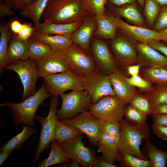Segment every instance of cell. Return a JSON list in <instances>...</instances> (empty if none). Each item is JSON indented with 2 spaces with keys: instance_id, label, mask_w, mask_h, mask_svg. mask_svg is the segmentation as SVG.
Instances as JSON below:
<instances>
[{
  "instance_id": "1",
  "label": "cell",
  "mask_w": 167,
  "mask_h": 167,
  "mask_svg": "<svg viewBox=\"0 0 167 167\" xmlns=\"http://www.w3.org/2000/svg\"><path fill=\"white\" fill-rule=\"evenodd\" d=\"M88 15L82 0H49L42 17L45 21L66 24L82 21Z\"/></svg>"
},
{
  "instance_id": "2",
  "label": "cell",
  "mask_w": 167,
  "mask_h": 167,
  "mask_svg": "<svg viewBox=\"0 0 167 167\" xmlns=\"http://www.w3.org/2000/svg\"><path fill=\"white\" fill-rule=\"evenodd\" d=\"M52 96L48 92L43 83L35 94L20 102L8 101L1 104L0 106L9 107L13 117L12 123L15 126L25 125L34 127L37 108L45 100Z\"/></svg>"
},
{
  "instance_id": "3",
  "label": "cell",
  "mask_w": 167,
  "mask_h": 167,
  "mask_svg": "<svg viewBox=\"0 0 167 167\" xmlns=\"http://www.w3.org/2000/svg\"><path fill=\"white\" fill-rule=\"evenodd\" d=\"M119 122L121 150L126 151L139 158L148 160L140 149L143 139H150L151 137L150 129L147 123L140 124L123 119Z\"/></svg>"
},
{
  "instance_id": "4",
  "label": "cell",
  "mask_w": 167,
  "mask_h": 167,
  "mask_svg": "<svg viewBox=\"0 0 167 167\" xmlns=\"http://www.w3.org/2000/svg\"><path fill=\"white\" fill-rule=\"evenodd\" d=\"M43 79L47 92L53 96H61L69 90H84V77L77 75L70 69L64 72L49 75Z\"/></svg>"
},
{
  "instance_id": "5",
  "label": "cell",
  "mask_w": 167,
  "mask_h": 167,
  "mask_svg": "<svg viewBox=\"0 0 167 167\" xmlns=\"http://www.w3.org/2000/svg\"><path fill=\"white\" fill-rule=\"evenodd\" d=\"M62 105L57 110L56 117L59 120L71 118L84 112L89 110L92 104L90 96L84 90L73 91L61 96Z\"/></svg>"
},
{
  "instance_id": "6",
  "label": "cell",
  "mask_w": 167,
  "mask_h": 167,
  "mask_svg": "<svg viewBox=\"0 0 167 167\" xmlns=\"http://www.w3.org/2000/svg\"><path fill=\"white\" fill-rule=\"evenodd\" d=\"M58 96H53L49 104V112L46 117L36 115L35 120L41 125V132L39 142L35 154L33 158V163L37 162L42 153L55 139V131L56 119V112L58 105Z\"/></svg>"
},
{
  "instance_id": "7",
  "label": "cell",
  "mask_w": 167,
  "mask_h": 167,
  "mask_svg": "<svg viewBox=\"0 0 167 167\" xmlns=\"http://www.w3.org/2000/svg\"><path fill=\"white\" fill-rule=\"evenodd\" d=\"M5 68L14 71L19 75L24 88L21 101L37 92L36 82L39 77L34 61L29 58L11 62Z\"/></svg>"
},
{
  "instance_id": "8",
  "label": "cell",
  "mask_w": 167,
  "mask_h": 167,
  "mask_svg": "<svg viewBox=\"0 0 167 167\" xmlns=\"http://www.w3.org/2000/svg\"><path fill=\"white\" fill-rule=\"evenodd\" d=\"M125 105L116 96H107L92 104L89 111L102 120L119 122L124 116Z\"/></svg>"
},
{
  "instance_id": "9",
  "label": "cell",
  "mask_w": 167,
  "mask_h": 167,
  "mask_svg": "<svg viewBox=\"0 0 167 167\" xmlns=\"http://www.w3.org/2000/svg\"><path fill=\"white\" fill-rule=\"evenodd\" d=\"M84 90L90 96L92 104L107 96H116L109 75L98 69L84 77Z\"/></svg>"
},
{
  "instance_id": "10",
  "label": "cell",
  "mask_w": 167,
  "mask_h": 167,
  "mask_svg": "<svg viewBox=\"0 0 167 167\" xmlns=\"http://www.w3.org/2000/svg\"><path fill=\"white\" fill-rule=\"evenodd\" d=\"M70 69L83 77L98 70L90 55L80 46L73 43L64 51Z\"/></svg>"
},
{
  "instance_id": "11",
  "label": "cell",
  "mask_w": 167,
  "mask_h": 167,
  "mask_svg": "<svg viewBox=\"0 0 167 167\" xmlns=\"http://www.w3.org/2000/svg\"><path fill=\"white\" fill-rule=\"evenodd\" d=\"M60 121L65 124L77 128L86 135L92 144L97 145L101 134V120L89 111H84L71 118Z\"/></svg>"
},
{
  "instance_id": "12",
  "label": "cell",
  "mask_w": 167,
  "mask_h": 167,
  "mask_svg": "<svg viewBox=\"0 0 167 167\" xmlns=\"http://www.w3.org/2000/svg\"><path fill=\"white\" fill-rule=\"evenodd\" d=\"M83 134H80L63 142L62 148L71 159L78 161L82 166L92 167L95 157L94 153L83 143Z\"/></svg>"
},
{
  "instance_id": "13",
  "label": "cell",
  "mask_w": 167,
  "mask_h": 167,
  "mask_svg": "<svg viewBox=\"0 0 167 167\" xmlns=\"http://www.w3.org/2000/svg\"><path fill=\"white\" fill-rule=\"evenodd\" d=\"M110 44L117 60L123 67L137 63L135 42L122 34L117 35L115 39L111 40Z\"/></svg>"
},
{
  "instance_id": "14",
  "label": "cell",
  "mask_w": 167,
  "mask_h": 167,
  "mask_svg": "<svg viewBox=\"0 0 167 167\" xmlns=\"http://www.w3.org/2000/svg\"><path fill=\"white\" fill-rule=\"evenodd\" d=\"M34 62L39 77L43 78L70 69L65 53L61 51L53 50L43 58Z\"/></svg>"
},
{
  "instance_id": "15",
  "label": "cell",
  "mask_w": 167,
  "mask_h": 167,
  "mask_svg": "<svg viewBox=\"0 0 167 167\" xmlns=\"http://www.w3.org/2000/svg\"><path fill=\"white\" fill-rule=\"evenodd\" d=\"M117 26L124 35L136 42L148 43L151 39L161 41L160 32L145 27L133 25L128 24L121 18L109 15Z\"/></svg>"
},
{
  "instance_id": "16",
  "label": "cell",
  "mask_w": 167,
  "mask_h": 167,
  "mask_svg": "<svg viewBox=\"0 0 167 167\" xmlns=\"http://www.w3.org/2000/svg\"><path fill=\"white\" fill-rule=\"evenodd\" d=\"M91 52L99 70L109 75L117 70L115 61L105 42L94 38Z\"/></svg>"
},
{
  "instance_id": "17",
  "label": "cell",
  "mask_w": 167,
  "mask_h": 167,
  "mask_svg": "<svg viewBox=\"0 0 167 167\" xmlns=\"http://www.w3.org/2000/svg\"><path fill=\"white\" fill-rule=\"evenodd\" d=\"M137 54V64L148 67L167 69V58L151 46L148 43L135 42Z\"/></svg>"
},
{
  "instance_id": "18",
  "label": "cell",
  "mask_w": 167,
  "mask_h": 167,
  "mask_svg": "<svg viewBox=\"0 0 167 167\" xmlns=\"http://www.w3.org/2000/svg\"><path fill=\"white\" fill-rule=\"evenodd\" d=\"M97 27V23L93 16L88 15L70 36L74 43L82 48L89 55L91 39Z\"/></svg>"
},
{
  "instance_id": "19",
  "label": "cell",
  "mask_w": 167,
  "mask_h": 167,
  "mask_svg": "<svg viewBox=\"0 0 167 167\" xmlns=\"http://www.w3.org/2000/svg\"><path fill=\"white\" fill-rule=\"evenodd\" d=\"M109 77L116 96L125 104L130 103L138 94L135 87L127 82L120 72L117 70Z\"/></svg>"
},
{
  "instance_id": "20",
  "label": "cell",
  "mask_w": 167,
  "mask_h": 167,
  "mask_svg": "<svg viewBox=\"0 0 167 167\" xmlns=\"http://www.w3.org/2000/svg\"><path fill=\"white\" fill-rule=\"evenodd\" d=\"M97 145L98 152L102 153L101 158L113 163L118 161L121 149L119 142L115 139L101 133Z\"/></svg>"
},
{
  "instance_id": "21",
  "label": "cell",
  "mask_w": 167,
  "mask_h": 167,
  "mask_svg": "<svg viewBox=\"0 0 167 167\" xmlns=\"http://www.w3.org/2000/svg\"><path fill=\"white\" fill-rule=\"evenodd\" d=\"M82 21L66 24H57L47 21L34 27V31L48 35H58L70 37L81 24Z\"/></svg>"
},
{
  "instance_id": "22",
  "label": "cell",
  "mask_w": 167,
  "mask_h": 167,
  "mask_svg": "<svg viewBox=\"0 0 167 167\" xmlns=\"http://www.w3.org/2000/svg\"><path fill=\"white\" fill-rule=\"evenodd\" d=\"M115 16L123 18L136 25L145 27L144 19L136 2L119 6H114L107 2Z\"/></svg>"
},
{
  "instance_id": "23",
  "label": "cell",
  "mask_w": 167,
  "mask_h": 167,
  "mask_svg": "<svg viewBox=\"0 0 167 167\" xmlns=\"http://www.w3.org/2000/svg\"><path fill=\"white\" fill-rule=\"evenodd\" d=\"M96 22L97 28L94 34L98 37L106 39L112 40L117 36L118 29L116 24L110 15H104L93 16Z\"/></svg>"
},
{
  "instance_id": "24",
  "label": "cell",
  "mask_w": 167,
  "mask_h": 167,
  "mask_svg": "<svg viewBox=\"0 0 167 167\" xmlns=\"http://www.w3.org/2000/svg\"><path fill=\"white\" fill-rule=\"evenodd\" d=\"M28 40L21 39L12 34L8 46V55L10 62L29 58L28 51Z\"/></svg>"
},
{
  "instance_id": "25",
  "label": "cell",
  "mask_w": 167,
  "mask_h": 167,
  "mask_svg": "<svg viewBox=\"0 0 167 167\" xmlns=\"http://www.w3.org/2000/svg\"><path fill=\"white\" fill-rule=\"evenodd\" d=\"M33 36L50 47L53 50L64 51L73 43L70 37L48 35L34 32Z\"/></svg>"
},
{
  "instance_id": "26",
  "label": "cell",
  "mask_w": 167,
  "mask_h": 167,
  "mask_svg": "<svg viewBox=\"0 0 167 167\" xmlns=\"http://www.w3.org/2000/svg\"><path fill=\"white\" fill-rule=\"evenodd\" d=\"M143 155L150 161L152 167H165L167 163V151H164L156 147L150 139L145 140Z\"/></svg>"
},
{
  "instance_id": "27",
  "label": "cell",
  "mask_w": 167,
  "mask_h": 167,
  "mask_svg": "<svg viewBox=\"0 0 167 167\" xmlns=\"http://www.w3.org/2000/svg\"><path fill=\"white\" fill-rule=\"evenodd\" d=\"M37 130L34 126L23 125L21 132L7 141L2 146L0 151L11 152L13 150L20 149L24 143L35 134Z\"/></svg>"
},
{
  "instance_id": "28",
  "label": "cell",
  "mask_w": 167,
  "mask_h": 167,
  "mask_svg": "<svg viewBox=\"0 0 167 167\" xmlns=\"http://www.w3.org/2000/svg\"><path fill=\"white\" fill-rule=\"evenodd\" d=\"M70 159L62 150L61 145L56 139L51 143V150L48 157L40 163L37 167H47L57 164H67Z\"/></svg>"
},
{
  "instance_id": "29",
  "label": "cell",
  "mask_w": 167,
  "mask_h": 167,
  "mask_svg": "<svg viewBox=\"0 0 167 167\" xmlns=\"http://www.w3.org/2000/svg\"><path fill=\"white\" fill-rule=\"evenodd\" d=\"M53 50L49 45L33 35L28 40V51L29 58L33 61L41 59Z\"/></svg>"
},
{
  "instance_id": "30",
  "label": "cell",
  "mask_w": 167,
  "mask_h": 167,
  "mask_svg": "<svg viewBox=\"0 0 167 167\" xmlns=\"http://www.w3.org/2000/svg\"><path fill=\"white\" fill-rule=\"evenodd\" d=\"M0 74L2 75L4 68L10 62L8 46L12 33L8 25L2 24L0 26Z\"/></svg>"
},
{
  "instance_id": "31",
  "label": "cell",
  "mask_w": 167,
  "mask_h": 167,
  "mask_svg": "<svg viewBox=\"0 0 167 167\" xmlns=\"http://www.w3.org/2000/svg\"><path fill=\"white\" fill-rule=\"evenodd\" d=\"M49 0H36L25 10L20 12V15L30 19L34 25L40 23V19Z\"/></svg>"
},
{
  "instance_id": "32",
  "label": "cell",
  "mask_w": 167,
  "mask_h": 167,
  "mask_svg": "<svg viewBox=\"0 0 167 167\" xmlns=\"http://www.w3.org/2000/svg\"><path fill=\"white\" fill-rule=\"evenodd\" d=\"M141 76L151 84H167V69L158 67H148L140 71Z\"/></svg>"
},
{
  "instance_id": "33",
  "label": "cell",
  "mask_w": 167,
  "mask_h": 167,
  "mask_svg": "<svg viewBox=\"0 0 167 167\" xmlns=\"http://www.w3.org/2000/svg\"><path fill=\"white\" fill-rule=\"evenodd\" d=\"M84 134L77 128L65 124L56 119L55 131V139L61 144L64 141L78 135Z\"/></svg>"
},
{
  "instance_id": "34",
  "label": "cell",
  "mask_w": 167,
  "mask_h": 167,
  "mask_svg": "<svg viewBox=\"0 0 167 167\" xmlns=\"http://www.w3.org/2000/svg\"><path fill=\"white\" fill-rule=\"evenodd\" d=\"M118 161L122 167H152L149 160L140 158L125 150H121Z\"/></svg>"
},
{
  "instance_id": "35",
  "label": "cell",
  "mask_w": 167,
  "mask_h": 167,
  "mask_svg": "<svg viewBox=\"0 0 167 167\" xmlns=\"http://www.w3.org/2000/svg\"><path fill=\"white\" fill-rule=\"evenodd\" d=\"M83 6L89 15L92 16L105 14L107 0H82Z\"/></svg>"
},
{
  "instance_id": "36",
  "label": "cell",
  "mask_w": 167,
  "mask_h": 167,
  "mask_svg": "<svg viewBox=\"0 0 167 167\" xmlns=\"http://www.w3.org/2000/svg\"><path fill=\"white\" fill-rule=\"evenodd\" d=\"M161 7L155 0H145L144 14L149 27L154 25Z\"/></svg>"
},
{
  "instance_id": "37",
  "label": "cell",
  "mask_w": 167,
  "mask_h": 167,
  "mask_svg": "<svg viewBox=\"0 0 167 167\" xmlns=\"http://www.w3.org/2000/svg\"><path fill=\"white\" fill-rule=\"evenodd\" d=\"M147 96L152 108L167 102V84L159 85Z\"/></svg>"
},
{
  "instance_id": "38",
  "label": "cell",
  "mask_w": 167,
  "mask_h": 167,
  "mask_svg": "<svg viewBox=\"0 0 167 167\" xmlns=\"http://www.w3.org/2000/svg\"><path fill=\"white\" fill-rule=\"evenodd\" d=\"M130 104L144 115L147 116L151 115L152 107L147 96L138 94Z\"/></svg>"
},
{
  "instance_id": "39",
  "label": "cell",
  "mask_w": 167,
  "mask_h": 167,
  "mask_svg": "<svg viewBox=\"0 0 167 167\" xmlns=\"http://www.w3.org/2000/svg\"><path fill=\"white\" fill-rule=\"evenodd\" d=\"M101 120V133L107 134L111 136L119 143L120 140V128L119 122Z\"/></svg>"
},
{
  "instance_id": "40",
  "label": "cell",
  "mask_w": 167,
  "mask_h": 167,
  "mask_svg": "<svg viewBox=\"0 0 167 167\" xmlns=\"http://www.w3.org/2000/svg\"><path fill=\"white\" fill-rule=\"evenodd\" d=\"M124 116L127 120L140 124L147 123V116L144 115L134 106L130 105L125 107Z\"/></svg>"
},
{
  "instance_id": "41",
  "label": "cell",
  "mask_w": 167,
  "mask_h": 167,
  "mask_svg": "<svg viewBox=\"0 0 167 167\" xmlns=\"http://www.w3.org/2000/svg\"><path fill=\"white\" fill-rule=\"evenodd\" d=\"M126 79L130 85L138 88L143 91L149 92L154 88L152 84L139 75L132 76L130 78L126 77Z\"/></svg>"
},
{
  "instance_id": "42",
  "label": "cell",
  "mask_w": 167,
  "mask_h": 167,
  "mask_svg": "<svg viewBox=\"0 0 167 167\" xmlns=\"http://www.w3.org/2000/svg\"><path fill=\"white\" fill-rule=\"evenodd\" d=\"M153 25V30L157 32L167 27V5L161 7Z\"/></svg>"
},
{
  "instance_id": "43",
  "label": "cell",
  "mask_w": 167,
  "mask_h": 167,
  "mask_svg": "<svg viewBox=\"0 0 167 167\" xmlns=\"http://www.w3.org/2000/svg\"><path fill=\"white\" fill-rule=\"evenodd\" d=\"M33 1V0H6L5 2L12 8L21 12L26 9Z\"/></svg>"
},
{
  "instance_id": "44",
  "label": "cell",
  "mask_w": 167,
  "mask_h": 167,
  "mask_svg": "<svg viewBox=\"0 0 167 167\" xmlns=\"http://www.w3.org/2000/svg\"><path fill=\"white\" fill-rule=\"evenodd\" d=\"M34 29V26H33L31 23H23L21 30L16 36L21 39L28 40L32 36Z\"/></svg>"
},
{
  "instance_id": "45",
  "label": "cell",
  "mask_w": 167,
  "mask_h": 167,
  "mask_svg": "<svg viewBox=\"0 0 167 167\" xmlns=\"http://www.w3.org/2000/svg\"><path fill=\"white\" fill-rule=\"evenodd\" d=\"M148 43L152 47L163 54L167 58V44L161 41L151 39L148 41Z\"/></svg>"
},
{
  "instance_id": "46",
  "label": "cell",
  "mask_w": 167,
  "mask_h": 167,
  "mask_svg": "<svg viewBox=\"0 0 167 167\" xmlns=\"http://www.w3.org/2000/svg\"><path fill=\"white\" fill-rule=\"evenodd\" d=\"M152 130L158 137L167 141V126L153 123Z\"/></svg>"
},
{
  "instance_id": "47",
  "label": "cell",
  "mask_w": 167,
  "mask_h": 167,
  "mask_svg": "<svg viewBox=\"0 0 167 167\" xmlns=\"http://www.w3.org/2000/svg\"><path fill=\"white\" fill-rule=\"evenodd\" d=\"M23 23L19 19H12L9 23V28L13 34L17 35L22 27Z\"/></svg>"
},
{
  "instance_id": "48",
  "label": "cell",
  "mask_w": 167,
  "mask_h": 167,
  "mask_svg": "<svg viewBox=\"0 0 167 167\" xmlns=\"http://www.w3.org/2000/svg\"><path fill=\"white\" fill-rule=\"evenodd\" d=\"M15 14L14 12L6 2L0 3V18L6 16H12Z\"/></svg>"
},
{
  "instance_id": "49",
  "label": "cell",
  "mask_w": 167,
  "mask_h": 167,
  "mask_svg": "<svg viewBox=\"0 0 167 167\" xmlns=\"http://www.w3.org/2000/svg\"><path fill=\"white\" fill-rule=\"evenodd\" d=\"M93 167H117L114 163L106 161L100 157H95L92 163Z\"/></svg>"
},
{
  "instance_id": "50",
  "label": "cell",
  "mask_w": 167,
  "mask_h": 167,
  "mask_svg": "<svg viewBox=\"0 0 167 167\" xmlns=\"http://www.w3.org/2000/svg\"><path fill=\"white\" fill-rule=\"evenodd\" d=\"M152 116L153 123L167 126V114H155Z\"/></svg>"
},
{
  "instance_id": "51",
  "label": "cell",
  "mask_w": 167,
  "mask_h": 167,
  "mask_svg": "<svg viewBox=\"0 0 167 167\" xmlns=\"http://www.w3.org/2000/svg\"><path fill=\"white\" fill-rule=\"evenodd\" d=\"M155 114H167V102L153 107L151 115Z\"/></svg>"
},
{
  "instance_id": "52",
  "label": "cell",
  "mask_w": 167,
  "mask_h": 167,
  "mask_svg": "<svg viewBox=\"0 0 167 167\" xmlns=\"http://www.w3.org/2000/svg\"><path fill=\"white\" fill-rule=\"evenodd\" d=\"M137 0H107V2L115 6L136 2Z\"/></svg>"
},
{
  "instance_id": "53",
  "label": "cell",
  "mask_w": 167,
  "mask_h": 167,
  "mask_svg": "<svg viewBox=\"0 0 167 167\" xmlns=\"http://www.w3.org/2000/svg\"><path fill=\"white\" fill-rule=\"evenodd\" d=\"M141 66V65L137 63L135 65H130L126 68L129 75L131 76H135L139 75Z\"/></svg>"
},
{
  "instance_id": "54",
  "label": "cell",
  "mask_w": 167,
  "mask_h": 167,
  "mask_svg": "<svg viewBox=\"0 0 167 167\" xmlns=\"http://www.w3.org/2000/svg\"><path fill=\"white\" fill-rule=\"evenodd\" d=\"M11 152L0 151V166H2L10 156Z\"/></svg>"
},
{
  "instance_id": "55",
  "label": "cell",
  "mask_w": 167,
  "mask_h": 167,
  "mask_svg": "<svg viewBox=\"0 0 167 167\" xmlns=\"http://www.w3.org/2000/svg\"><path fill=\"white\" fill-rule=\"evenodd\" d=\"M159 32L160 34L161 41L167 42V27Z\"/></svg>"
},
{
  "instance_id": "56",
  "label": "cell",
  "mask_w": 167,
  "mask_h": 167,
  "mask_svg": "<svg viewBox=\"0 0 167 167\" xmlns=\"http://www.w3.org/2000/svg\"><path fill=\"white\" fill-rule=\"evenodd\" d=\"M80 163L77 161L72 160L71 163L69 164L68 166L70 167H78L79 166Z\"/></svg>"
},
{
  "instance_id": "57",
  "label": "cell",
  "mask_w": 167,
  "mask_h": 167,
  "mask_svg": "<svg viewBox=\"0 0 167 167\" xmlns=\"http://www.w3.org/2000/svg\"><path fill=\"white\" fill-rule=\"evenodd\" d=\"M161 7L167 5V0H155Z\"/></svg>"
},
{
  "instance_id": "58",
  "label": "cell",
  "mask_w": 167,
  "mask_h": 167,
  "mask_svg": "<svg viewBox=\"0 0 167 167\" xmlns=\"http://www.w3.org/2000/svg\"><path fill=\"white\" fill-rule=\"evenodd\" d=\"M145 0H137L138 3L140 7L143 9Z\"/></svg>"
},
{
  "instance_id": "59",
  "label": "cell",
  "mask_w": 167,
  "mask_h": 167,
  "mask_svg": "<svg viewBox=\"0 0 167 167\" xmlns=\"http://www.w3.org/2000/svg\"><path fill=\"white\" fill-rule=\"evenodd\" d=\"M6 0H0V2H5Z\"/></svg>"
},
{
  "instance_id": "60",
  "label": "cell",
  "mask_w": 167,
  "mask_h": 167,
  "mask_svg": "<svg viewBox=\"0 0 167 167\" xmlns=\"http://www.w3.org/2000/svg\"><path fill=\"white\" fill-rule=\"evenodd\" d=\"M36 0H33V2H34V1H35Z\"/></svg>"
},
{
  "instance_id": "61",
  "label": "cell",
  "mask_w": 167,
  "mask_h": 167,
  "mask_svg": "<svg viewBox=\"0 0 167 167\" xmlns=\"http://www.w3.org/2000/svg\"></svg>"
}]
</instances>
